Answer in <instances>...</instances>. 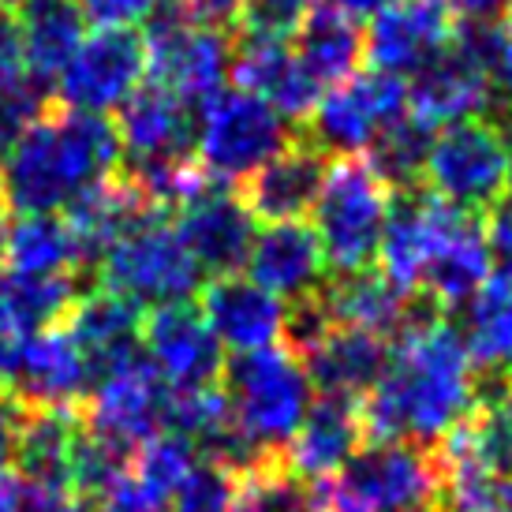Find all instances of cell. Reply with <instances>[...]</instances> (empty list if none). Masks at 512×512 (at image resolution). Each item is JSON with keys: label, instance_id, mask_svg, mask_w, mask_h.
<instances>
[{"label": "cell", "instance_id": "1", "mask_svg": "<svg viewBox=\"0 0 512 512\" xmlns=\"http://www.w3.org/2000/svg\"><path fill=\"white\" fill-rule=\"evenodd\" d=\"M479 397V370L460 329L445 314L430 311L404 326L378 385L359 400V412L367 438L423 449L468 423Z\"/></svg>", "mask_w": 512, "mask_h": 512}, {"label": "cell", "instance_id": "2", "mask_svg": "<svg viewBox=\"0 0 512 512\" xmlns=\"http://www.w3.org/2000/svg\"><path fill=\"white\" fill-rule=\"evenodd\" d=\"M120 165L116 124L90 113H42L0 165V202L19 217L72 210Z\"/></svg>", "mask_w": 512, "mask_h": 512}, {"label": "cell", "instance_id": "3", "mask_svg": "<svg viewBox=\"0 0 512 512\" xmlns=\"http://www.w3.org/2000/svg\"><path fill=\"white\" fill-rule=\"evenodd\" d=\"M225 397L232 423L262 456L285 453L314 404V385L292 348H262L225 363Z\"/></svg>", "mask_w": 512, "mask_h": 512}, {"label": "cell", "instance_id": "4", "mask_svg": "<svg viewBox=\"0 0 512 512\" xmlns=\"http://www.w3.org/2000/svg\"><path fill=\"white\" fill-rule=\"evenodd\" d=\"M393 214V191L363 157H337L314 199V236L322 243L326 270L337 277L370 270Z\"/></svg>", "mask_w": 512, "mask_h": 512}, {"label": "cell", "instance_id": "5", "mask_svg": "<svg viewBox=\"0 0 512 512\" xmlns=\"http://www.w3.org/2000/svg\"><path fill=\"white\" fill-rule=\"evenodd\" d=\"M292 146V124L243 90H221L195 124V161L214 184H247Z\"/></svg>", "mask_w": 512, "mask_h": 512}, {"label": "cell", "instance_id": "6", "mask_svg": "<svg viewBox=\"0 0 512 512\" xmlns=\"http://www.w3.org/2000/svg\"><path fill=\"white\" fill-rule=\"evenodd\" d=\"M146 72L154 86L184 105H206L225 90L232 68V42L221 30L199 27L184 0H161L146 19Z\"/></svg>", "mask_w": 512, "mask_h": 512}, {"label": "cell", "instance_id": "7", "mask_svg": "<svg viewBox=\"0 0 512 512\" xmlns=\"http://www.w3.org/2000/svg\"><path fill=\"white\" fill-rule=\"evenodd\" d=\"M430 195L464 214L498 210L509 195V150L490 116L434 131L427 154Z\"/></svg>", "mask_w": 512, "mask_h": 512}, {"label": "cell", "instance_id": "8", "mask_svg": "<svg viewBox=\"0 0 512 512\" xmlns=\"http://www.w3.org/2000/svg\"><path fill=\"white\" fill-rule=\"evenodd\" d=\"M101 281L109 292L131 299L135 307L139 303L172 307V303H187L199 292L202 270L184 247L176 225L157 214L139 228H131L101 258Z\"/></svg>", "mask_w": 512, "mask_h": 512}, {"label": "cell", "instance_id": "9", "mask_svg": "<svg viewBox=\"0 0 512 512\" xmlns=\"http://www.w3.org/2000/svg\"><path fill=\"white\" fill-rule=\"evenodd\" d=\"M400 116H408V83L374 68L356 72L318 98L307 116V143L322 157H356Z\"/></svg>", "mask_w": 512, "mask_h": 512}, {"label": "cell", "instance_id": "10", "mask_svg": "<svg viewBox=\"0 0 512 512\" xmlns=\"http://www.w3.org/2000/svg\"><path fill=\"white\" fill-rule=\"evenodd\" d=\"M341 494L363 512H438L441 475L434 453L408 441H370L337 475Z\"/></svg>", "mask_w": 512, "mask_h": 512}, {"label": "cell", "instance_id": "11", "mask_svg": "<svg viewBox=\"0 0 512 512\" xmlns=\"http://www.w3.org/2000/svg\"><path fill=\"white\" fill-rule=\"evenodd\" d=\"M146 45L131 30H94L60 72V101L72 113H120L124 101L143 86Z\"/></svg>", "mask_w": 512, "mask_h": 512}, {"label": "cell", "instance_id": "12", "mask_svg": "<svg viewBox=\"0 0 512 512\" xmlns=\"http://www.w3.org/2000/svg\"><path fill=\"white\" fill-rule=\"evenodd\" d=\"M0 374L15 389L19 408H75L98 385L72 333L60 326L0 348Z\"/></svg>", "mask_w": 512, "mask_h": 512}, {"label": "cell", "instance_id": "13", "mask_svg": "<svg viewBox=\"0 0 512 512\" xmlns=\"http://www.w3.org/2000/svg\"><path fill=\"white\" fill-rule=\"evenodd\" d=\"M165 419H169V385L157 378L146 359H135L94 385L83 427L105 445L135 456L139 445L165 430Z\"/></svg>", "mask_w": 512, "mask_h": 512}, {"label": "cell", "instance_id": "14", "mask_svg": "<svg viewBox=\"0 0 512 512\" xmlns=\"http://www.w3.org/2000/svg\"><path fill=\"white\" fill-rule=\"evenodd\" d=\"M139 344L146 352L143 359L172 393L210 389L225 374V348L202 322V314L187 303L154 307V314L143 318Z\"/></svg>", "mask_w": 512, "mask_h": 512}, {"label": "cell", "instance_id": "15", "mask_svg": "<svg viewBox=\"0 0 512 512\" xmlns=\"http://www.w3.org/2000/svg\"><path fill=\"white\" fill-rule=\"evenodd\" d=\"M453 34L456 19L441 0H397L393 8L370 19L363 45H367V60L374 72L404 79L445 57Z\"/></svg>", "mask_w": 512, "mask_h": 512}, {"label": "cell", "instance_id": "16", "mask_svg": "<svg viewBox=\"0 0 512 512\" xmlns=\"http://www.w3.org/2000/svg\"><path fill=\"white\" fill-rule=\"evenodd\" d=\"M228 75L236 79V90L266 101L288 124H307V116L314 113V105L322 98L318 83L299 68L288 34L243 27L240 42L232 45Z\"/></svg>", "mask_w": 512, "mask_h": 512}, {"label": "cell", "instance_id": "17", "mask_svg": "<svg viewBox=\"0 0 512 512\" xmlns=\"http://www.w3.org/2000/svg\"><path fill=\"white\" fill-rule=\"evenodd\" d=\"M116 135L120 154L128 157V176L195 161V124L187 116V105L154 83L139 86L124 101Z\"/></svg>", "mask_w": 512, "mask_h": 512}, {"label": "cell", "instance_id": "18", "mask_svg": "<svg viewBox=\"0 0 512 512\" xmlns=\"http://www.w3.org/2000/svg\"><path fill=\"white\" fill-rule=\"evenodd\" d=\"M176 232L191 258L199 262V270L214 273V277H232L247 262L258 228L247 202L232 195L228 187L214 184L206 187L199 199L180 206Z\"/></svg>", "mask_w": 512, "mask_h": 512}, {"label": "cell", "instance_id": "19", "mask_svg": "<svg viewBox=\"0 0 512 512\" xmlns=\"http://www.w3.org/2000/svg\"><path fill=\"white\" fill-rule=\"evenodd\" d=\"M199 314L221 348H232L236 356H251L262 348H277V341L285 337L288 307L255 281L232 273V277H214L202 288Z\"/></svg>", "mask_w": 512, "mask_h": 512}, {"label": "cell", "instance_id": "20", "mask_svg": "<svg viewBox=\"0 0 512 512\" xmlns=\"http://www.w3.org/2000/svg\"><path fill=\"white\" fill-rule=\"evenodd\" d=\"M247 281L266 288L270 296L307 299L326 285V258L322 243L307 221H281L255 232V243L247 251Z\"/></svg>", "mask_w": 512, "mask_h": 512}, {"label": "cell", "instance_id": "21", "mask_svg": "<svg viewBox=\"0 0 512 512\" xmlns=\"http://www.w3.org/2000/svg\"><path fill=\"white\" fill-rule=\"evenodd\" d=\"M363 412L359 400L344 397H314L311 412L296 430V438L285 445V464L296 479L329 483L333 475L348 468V460L363 449Z\"/></svg>", "mask_w": 512, "mask_h": 512}, {"label": "cell", "instance_id": "22", "mask_svg": "<svg viewBox=\"0 0 512 512\" xmlns=\"http://www.w3.org/2000/svg\"><path fill=\"white\" fill-rule=\"evenodd\" d=\"M453 214L456 206L434 199V195H419V191H412L404 206H393L385 236L378 243V262H382L378 273L389 285H397L404 296H412L415 288L423 285L430 258L438 251Z\"/></svg>", "mask_w": 512, "mask_h": 512}, {"label": "cell", "instance_id": "23", "mask_svg": "<svg viewBox=\"0 0 512 512\" xmlns=\"http://www.w3.org/2000/svg\"><path fill=\"white\" fill-rule=\"evenodd\" d=\"M68 333L86 356L94 378H105L113 370L128 367L139 359V333H143V314L131 299L116 296L109 288L79 296L68 311Z\"/></svg>", "mask_w": 512, "mask_h": 512}, {"label": "cell", "instance_id": "24", "mask_svg": "<svg viewBox=\"0 0 512 512\" xmlns=\"http://www.w3.org/2000/svg\"><path fill=\"white\" fill-rule=\"evenodd\" d=\"M490 270H494V262H490L483 217L456 210L419 288L427 292L430 311L445 314L460 307V303H468L490 281Z\"/></svg>", "mask_w": 512, "mask_h": 512}, {"label": "cell", "instance_id": "25", "mask_svg": "<svg viewBox=\"0 0 512 512\" xmlns=\"http://www.w3.org/2000/svg\"><path fill=\"white\" fill-rule=\"evenodd\" d=\"M490 105L494 98H490L486 75L471 68L468 60L456 57L453 49L419 75H412V83H408V116L430 131L479 120Z\"/></svg>", "mask_w": 512, "mask_h": 512}, {"label": "cell", "instance_id": "26", "mask_svg": "<svg viewBox=\"0 0 512 512\" xmlns=\"http://www.w3.org/2000/svg\"><path fill=\"white\" fill-rule=\"evenodd\" d=\"M79 438L83 419L75 415V408H23L15 441V464L23 475L19 483L34 490H75L72 460Z\"/></svg>", "mask_w": 512, "mask_h": 512}, {"label": "cell", "instance_id": "27", "mask_svg": "<svg viewBox=\"0 0 512 512\" xmlns=\"http://www.w3.org/2000/svg\"><path fill=\"white\" fill-rule=\"evenodd\" d=\"M299 359H303L307 378L322 397L363 400L378 385L385 363H389V344L374 333H363V329L333 326Z\"/></svg>", "mask_w": 512, "mask_h": 512}, {"label": "cell", "instance_id": "28", "mask_svg": "<svg viewBox=\"0 0 512 512\" xmlns=\"http://www.w3.org/2000/svg\"><path fill=\"white\" fill-rule=\"evenodd\" d=\"M326 157L318 154L311 143H292L281 157H273L266 169H258L247 180L243 202L251 217H262L270 225L281 221H299V217L314 210V199L326 180Z\"/></svg>", "mask_w": 512, "mask_h": 512}, {"label": "cell", "instance_id": "29", "mask_svg": "<svg viewBox=\"0 0 512 512\" xmlns=\"http://www.w3.org/2000/svg\"><path fill=\"white\" fill-rule=\"evenodd\" d=\"M318 296H322V307H326L333 326L363 329V333H374L382 341H389L393 333L400 337L404 326L419 314L412 296H404L397 285H389L382 273L374 270L326 281L318 288Z\"/></svg>", "mask_w": 512, "mask_h": 512}, {"label": "cell", "instance_id": "30", "mask_svg": "<svg viewBox=\"0 0 512 512\" xmlns=\"http://www.w3.org/2000/svg\"><path fill=\"white\" fill-rule=\"evenodd\" d=\"M157 214L161 210L154 202H146L128 180H105L94 191H86L64 221L72 228L79 262H101L131 228H139Z\"/></svg>", "mask_w": 512, "mask_h": 512}, {"label": "cell", "instance_id": "31", "mask_svg": "<svg viewBox=\"0 0 512 512\" xmlns=\"http://www.w3.org/2000/svg\"><path fill=\"white\" fill-rule=\"evenodd\" d=\"M292 34H296L292 49H296L299 68L318 83V90L352 79L359 72V60H367L363 27L337 12L333 4H318Z\"/></svg>", "mask_w": 512, "mask_h": 512}, {"label": "cell", "instance_id": "32", "mask_svg": "<svg viewBox=\"0 0 512 512\" xmlns=\"http://www.w3.org/2000/svg\"><path fill=\"white\" fill-rule=\"evenodd\" d=\"M72 277H30L0 270V348L23 344L53 329L75 303Z\"/></svg>", "mask_w": 512, "mask_h": 512}, {"label": "cell", "instance_id": "33", "mask_svg": "<svg viewBox=\"0 0 512 512\" xmlns=\"http://www.w3.org/2000/svg\"><path fill=\"white\" fill-rule=\"evenodd\" d=\"M83 15L72 0H42L23 12L19 19V57H23V72L34 83L45 79H60L75 57V49L83 45Z\"/></svg>", "mask_w": 512, "mask_h": 512}, {"label": "cell", "instance_id": "34", "mask_svg": "<svg viewBox=\"0 0 512 512\" xmlns=\"http://www.w3.org/2000/svg\"><path fill=\"white\" fill-rule=\"evenodd\" d=\"M460 341L468 348L475 370L505 378L512 370V285L486 281L464 307Z\"/></svg>", "mask_w": 512, "mask_h": 512}, {"label": "cell", "instance_id": "35", "mask_svg": "<svg viewBox=\"0 0 512 512\" xmlns=\"http://www.w3.org/2000/svg\"><path fill=\"white\" fill-rule=\"evenodd\" d=\"M4 262H8V270L30 273V277H68V270L79 266L72 228L57 214L19 217L8 228Z\"/></svg>", "mask_w": 512, "mask_h": 512}, {"label": "cell", "instance_id": "36", "mask_svg": "<svg viewBox=\"0 0 512 512\" xmlns=\"http://www.w3.org/2000/svg\"><path fill=\"white\" fill-rule=\"evenodd\" d=\"M430 143H434V131L423 128L419 120L412 116H400L397 124H389V128L374 139V146L367 150V165L378 176H382V184L397 195V191H408L412 195L419 180H423V172H427V154H430Z\"/></svg>", "mask_w": 512, "mask_h": 512}, {"label": "cell", "instance_id": "37", "mask_svg": "<svg viewBox=\"0 0 512 512\" xmlns=\"http://www.w3.org/2000/svg\"><path fill=\"white\" fill-rule=\"evenodd\" d=\"M199 464L195 456V445L184 438V434H172V430H161L157 438H150L146 445L135 449L131 456V483L143 490L146 498L157 501L161 509L172 501V494L184 486V479L191 475V468Z\"/></svg>", "mask_w": 512, "mask_h": 512}, {"label": "cell", "instance_id": "38", "mask_svg": "<svg viewBox=\"0 0 512 512\" xmlns=\"http://www.w3.org/2000/svg\"><path fill=\"white\" fill-rule=\"evenodd\" d=\"M232 512H314V490L285 464H258L236 479Z\"/></svg>", "mask_w": 512, "mask_h": 512}, {"label": "cell", "instance_id": "39", "mask_svg": "<svg viewBox=\"0 0 512 512\" xmlns=\"http://www.w3.org/2000/svg\"><path fill=\"white\" fill-rule=\"evenodd\" d=\"M468 441L475 456L490 471L512 475V389L505 382L494 385L486 397H479L475 412L468 415Z\"/></svg>", "mask_w": 512, "mask_h": 512}, {"label": "cell", "instance_id": "40", "mask_svg": "<svg viewBox=\"0 0 512 512\" xmlns=\"http://www.w3.org/2000/svg\"><path fill=\"white\" fill-rule=\"evenodd\" d=\"M236 471L217 460H199L184 486L172 494V512H232L236 498Z\"/></svg>", "mask_w": 512, "mask_h": 512}, {"label": "cell", "instance_id": "41", "mask_svg": "<svg viewBox=\"0 0 512 512\" xmlns=\"http://www.w3.org/2000/svg\"><path fill=\"white\" fill-rule=\"evenodd\" d=\"M318 8V0H243V23L251 30L292 34Z\"/></svg>", "mask_w": 512, "mask_h": 512}, {"label": "cell", "instance_id": "42", "mask_svg": "<svg viewBox=\"0 0 512 512\" xmlns=\"http://www.w3.org/2000/svg\"><path fill=\"white\" fill-rule=\"evenodd\" d=\"M38 116H42V90L34 83H19L8 94H0V150H8Z\"/></svg>", "mask_w": 512, "mask_h": 512}, {"label": "cell", "instance_id": "43", "mask_svg": "<svg viewBox=\"0 0 512 512\" xmlns=\"http://www.w3.org/2000/svg\"><path fill=\"white\" fill-rule=\"evenodd\" d=\"M161 0H75L83 19L98 30H131V23H146Z\"/></svg>", "mask_w": 512, "mask_h": 512}, {"label": "cell", "instance_id": "44", "mask_svg": "<svg viewBox=\"0 0 512 512\" xmlns=\"http://www.w3.org/2000/svg\"><path fill=\"white\" fill-rule=\"evenodd\" d=\"M486 83H490V98H494V105L512 109V15L501 19L494 53H490V60H486Z\"/></svg>", "mask_w": 512, "mask_h": 512}, {"label": "cell", "instance_id": "45", "mask_svg": "<svg viewBox=\"0 0 512 512\" xmlns=\"http://www.w3.org/2000/svg\"><path fill=\"white\" fill-rule=\"evenodd\" d=\"M486 243H490V262L501 273L498 281L512 285V199H505L494 210L490 225H486Z\"/></svg>", "mask_w": 512, "mask_h": 512}, {"label": "cell", "instance_id": "46", "mask_svg": "<svg viewBox=\"0 0 512 512\" xmlns=\"http://www.w3.org/2000/svg\"><path fill=\"white\" fill-rule=\"evenodd\" d=\"M23 57H19V23L12 12L0 8V94L23 83Z\"/></svg>", "mask_w": 512, "mask_h": 512}, {"label": "cell", "instance_id": "47", "mask_svg": "<svg viewBox=\"0 0 512 512\" xmlns=\"http://www.w3.org/2000/svg\"><path fill=\"white\" fill-rule=\"evenodd\" d=\"M184 8L199 27L221 30V34L243 19V0H184Z\"/></svg>", "mask_w": 512, "mask_h": 512}, {"label": "cell", "instance_id": "48", "mask_svg": "<svg viewBox=\"0 0 512 512\" xmlns=\"http://www.w3.org/2000/svg\"><path fill=\"white\" fill-rule=\"evenodd\" d=\"M23 512H94L75 490H34L23 486Z\"/></svg>", "mask_w": 512, "mask_h": 512}, {"label": "cell", "instance_id": "49", "mask_svg": "<svg viewBox=\"0 0 512 512\" xmlns=\"http://www.w3.org/2000/svg\"><path fill=\"white\" fill-rule=\"evenodd\" d=\"M94 512H161V505L146 498L143 490L131 483V475H124L113 490H105V494H101L98 509Z\"/></svg>", "mask_w": 512, "mask_h": 512}, {"label": "cell", "instance_id": "50", "mask_svg": "<svg viewBox=\"0 0 512 512\" xmlns=\"http://www.w3.org/2000/svg\"><path fill=\"white\" fill-rule=\"evenodd\" d=\"M19 423H23V408L15 400H0V468H8V460H15Z\"/></svg>", "mask_w": 512, "mask_h": 512}, {"label": "cell", "instance_id": "51", "mask_svg": "<svg viewBox=\"0 0 512 512\" xmlns=\"http://www.w3.org/2000/svg\"><path fill=\"white\" fill-rule=\"evenodd\" d=\"M441 4L464 19H505V15H512V0H441Z\"/></svg>", "mask_w": 512, "mask_h": 512}, {"label": "cell", "instance_id": "52", "mask_svg": "<svg viewBox=\"0 0 512 512\" xmlns=\"http://www.w3.org/2000/svg\"><path fill=\"white\" fill-rule=\"evenodd\" d=\"M314 512H363V509L348 494H341L337 483H318L314 486Z\"/></svg>", "mask_w": 512, "mask_h": 512}, {"label": "cell", "instance_id": "53", "mask_svg": "<svg viewBox=\"0 0 512 512\" xmlns=\"http://www.w3.org/2000/svg\"><path fill=\"white\" fill-rule=\"evenodd\" d=\"M337 12H344L348 19H374V15H382L385 8H393L397 0H329Z\"/></svg>", "mask_w": 512, "mask_h": 512}, {"label": "cell", "instance_id": "54", "mask_svg": "<svg viewBox=\"0 0 512 512\" xmlns=\"http://www.w3.org/2000/svg\"><path fill=\"white\" fill-rule=\"evenodd\" d=\"M0 512H23V483L8 468H0Z\"/></svg>", "mask_w": 512, "mask_h": 512}, {"label": "cell", "instance_id": "55", "mask_svg": "<svg viewBox=\"0 0 512 512\" xmlns=\"http://www.w3.org/2000/svg\"><path fill=\"white\" fill-rule=\"evenodd\" d=\"M8 206L0 202V262H4V251H8Z\"/></svg>", "mask_w": 512, "mask_h": 512}, {"label": "cell", "instance_id": "56", "mask_svg": "<svg viewBox=\"0 0 512 512\" xmlns=\"http://www.w3.org/2000/svg\"><path fill=\"white\" fill-rule=\"evenodd\" d=\"M501 135H505V150H509V191H512V120L501 128ZM512 199V195H509Z\"/></svg>", "mask_w": 512, "mask_h": 512}, {"label": "cell", "instance_id": "57", "mask_svg": "<svg viewBox=\"0 0 512 512\" xmlns=\"http://www.w3.org/2000/svg\"><path fill=\"white\" fill-rule=\"evenodd\" d=\"M34 4H42V0H0L4 12H8V8H23V12H27V8H34Z\"/></svg>", "mask_w": 512, "mask_h": 512}, {"label": "cell", "instance_id": "58", "mask_svg": "<svg viewBox=\"0 0 512 512\" xmlns=\"http://www.w3.org/2000/svg\"><path fill=\"white\" fill-rule=\"evenodd\" d=\"M4 389H8V385H4V374H0V397H4Z\"/></svg>", "mask_w": 512, "mask_h": 512}]
</instances>
